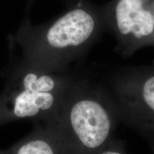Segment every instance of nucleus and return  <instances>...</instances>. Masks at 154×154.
<instances>
[{
    "label": "nucleus",
    "instance_id": "f03ea898",
    "mask_svg": "<svg viewBox=\"0 0 154 154\" xmlns=\"http://www.w3.org/2000/svg\"><path fill=\"white\" fill-rule=\"evenodd\" d=\"M79 74L57 119L46 126L54 136L60 154H97L113 138L121 121L104 83Z\"/></svg>",
    "mask_w": 154,
    "mask_h": 154
},
{
    "label": "nucleus",
    "instance_id": "39448f33",
    "mask_svg": "<svg viewBox=\"0 0 154 154\" xmlns=\"http://www.w3.org/2000/svg\"><path fill=\"white\" fill-rule=\"evenodd\" d=\"M107 31L116 40V51L128 58L152 46L154 0H110L101 5Z\"/></svg>",
    "mask_w": 154,
    "mask_h": 154
},
{
    "label": "nucleus",
    "instance_id": "6e6552de",
    "mask_svg": "<svg viewBox=\"0 0 154 154\" xmlns=\"http://www.w3.org/2000/svg\"><path fill=\"white\" fill-rule=\"evenodd\" d=\"M145 139H146L148 142H149L150 147H151L152 153L154 154V134H150L147 135V136H144L143 137Z\"/></svg>",
    "mask_w": 154,
    "mask_h": 154
},
{
    "label": "nucleus",
    "instance_id": "0eeeda50",
    "mask_svg": "<svg viewBox=\"0 0 154 154\" xmlns=\"http://www.w3.org/2000/svg\"><path fill=\"white\" fill-rule=\"evenodd\" d=\"M97 154H127V153L125 150L124 142L113 138Z\"/></svg>",
    "mask_w": 154,
    "mask_h": 154
},
{
    "label": "nucleus",
    "instance_id": "7ed1b4c3",
    "mask_svg": "<svg viewBox=\"0 0 154 154\" xmlns=\"http://www.w3.org/2000/svg\"><path fill=\"white\" fill-rule=\"evenodd\" d=\"M78 74L50 72L24 60L0 99V117L52 124Z\"/></svg>",
    "mask_w": 154,
    "mask_h": 154
},
{
    "label": "nucleus",
    "instance_id": "f257e3e1",
    "mask_svg": "<svg viewBox=\"0 0 154 154\" xmlns=\"http://www.w3.org/2000/svg\"><path fill=\"white\" fill-rule=\"evenodd\" d=\"M106 31L101 6L76 0L63 14L45 24L34 25L26 17L17 40L29 63L50 72H68Z\"/></svg>",
    "mask_w": 154,
    "mask_h": 154
},
{
    "label": "nucleus",
    "instance_id": "423d86ee",
    "mask_svg": "<svg viewBox=\"0 0 154 154\" xmlns=\"http://www.w3.org/2000/svg\"><path fill=\"white\" fill-rule=\"evenodd\" d=\"M0 154H60L53 134L47 127L38 128L28 137Z\"/></svg>",
    "mask_w": 154,
    "mask_h": 154
},
{
    "label": "nucleus",
    "instance_id": "1a4fd4ad",
    "mask_svg": "<svg viewBox=\"0 0 154 154\" xmlns=\"http://www.w3.org/2000/svg\"><path fill=\"white\" fill-rule=\"evenodd\" d=\"M36 0H28L27 2V5H26V12H27L28 10H29L31 9V7H32V5H33V4L35 2Z\"/></svg>",
    "mask_w": 154,
    "mask_h": 154
},
{
    "label": "nucleus",
    "instance_id": "9d476101",
    "mask_svg": "<svg viewBox=\"0 0 154 154\" xmlns=\"http://www.w3.org/2000/svg\"><path fill=\"white\" fill-rule=\"evenodd\" d=\"M152 46L154 47V30H153V44H152Z\"/></svg>",
    "mask_w": 154,
    "mask_h": 154
},
{
    "label": "nucleus",
    "instance_id": "20e7f679",
    "mask_svg": "<svg viewBox=\"0 0 154 154\" xmlns=\"http://www.w3.org/2000/svg\"><path fill=\"white\" fill-rule=\"evenodd\" d=\"M104 84L116 105L121 121L143 137L154 134V61L149 66L117 69Z\"/></svg>",
    "mask_w": 154,
    "mask_h": 154
}]
</instances>
